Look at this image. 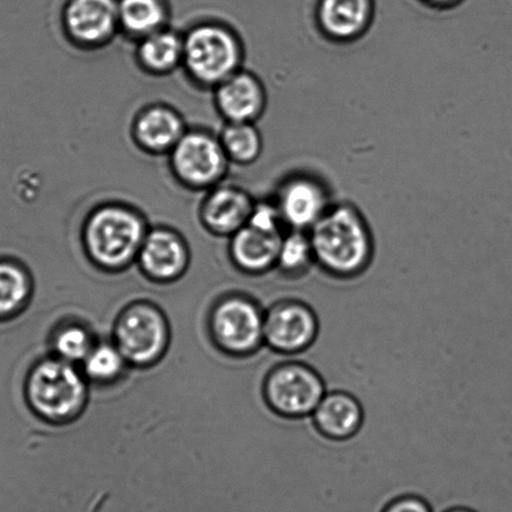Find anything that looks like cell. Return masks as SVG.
<instances>
[{
    "label": "cell",
    "mask_w": 512,
    "mask_h": 512,
    "mask_svg": "<svg viewBox=\"0 0 512 512\" xmlns=\"http://www.w3.org/2000/svg\"><path fill=\"white\" fill-rule=\"evenodd\" d=\"M272 200L286 230L307 232L333 205L330 187L310 172H295L283 178Z\"/></svg>",
    "instance_id": "9"
},
{
    "label": "cell",
    "mask_w": 512,
    "mask_h": 512,
    "mask_svg": "<svg viewBox=\"0 0 512 512\" xmlns=\"http://www.w3.org/2000/svg\"><path fill=\"white\" fill-rule=\"evenodd\" d=\"M246 49L240 34L227 24L206 21L183 33L182 71L193 86L213 91L241 71Z\"/></svg>",
    "instance_id": "3"
},
{
    "label": "cell",
    "mask_w": 512,
    "mask_h": 512,
    "mask_svg": "<svg viewBox=\"0 0 512 512\" xmlns=\"http://www.w3.org/2000/svg\"><path fill=\"white\" fill-rule=\"evenodd\" d=\"M188 131L180 111L166 103L141 109L132 122L131 134L139 151L149 156H168Z\"/></svg>",
    "instance_id": "14"
},
{
    "label": "cell",
    "mask_w": 512,
    "mask_h": 512,
    "mask_svg": "<svg viewBox=\"0 0 512 512\" xmlns=\"http://www.w3.org/2000/svg\"><path fill=\"white\" fill-rule=\"evenodd\" d=\"M167 158L173 178L192 192H207L221 185L232 164L218 134L202 128H188Z\"/></svg>",
    "instance_id": "5"
},
{
    "label": "cell",
    "mask_w": 512,
    "mask_h": 512,
    "mask_svg": "<svg viewBox=\"0 0 512 512\" xmlns=\"http://www.w3.org/2000/svg\"><path fill=\"white\" fill-rule=\"evenodd\" d=\"M137 262L142 272L152 281H177L190 265V248L180 232L173 228H149L138 253Z\"/></svg>",
    "instance_id": "12"
},
{
    "label": "cell",
    "mask_w": 512,
    "mask_h": 512,
    "mask_svg": "<svg viewBox=\"0 0 512 512\" xmlns=\"http://www.w3.org/2000/svg\"><path fill=\"white\" fill-rule=\"evenodd\" d=\"M377 512H437L434 505L424 496L412 494H401L392 497Z\"/></svg>",
    "instance_id": "27"
},
{
    "label": "cell",
    "mask_w": 512,
    "mask_h": 512,
    "mask_svg": "<svg viewBox=\"0 0 512 512\" xmlns=\"http://www.w3.org/2000/svg\"><path fill=\"white\" fill-rule=\"evenodd\" d=\"M247 225L268 232H285L280 211L273 200L256 201Z\"/></svg>",
    "instance_id": "26"
},
{
    "label": "cell",
    "mask_w": 512,
    "mask_h": 512,
    "mask_svg": "<svg viewBox=\"0 0 512 512\" xmlns=\"http://www.w3.org/2000/svg\"><path fill=\"white\" fill-rule=\"evenodd\" d=\"M326 392L321 375L295 356H286L278 362L263 381L267 405L286 417L312 416Z\"/></svg>",
    "instance_id": "7"
},
{
    "label": "cell",
    "mask_w": 512,
    "mask_h": 512,
    "mask_svg": "<svg viewBox=\"0 0 512 512\" xmlns=\"http://www.w3.org/2000/svg\"><path fill=\"white\" fill-rule=\"evenodd\" d=\"M437 512H481L477 509H475V507H472V506H469V505H451V506H446L444 507V509H441L440 511H437Z\"/></svg>",
    "instance_id": "29"
},
{
    "label": "cell",
    "mask_w": 512,
    "mask_h": 512,
    "mask_svg": "<svg viewBox=\"0 0 512 512\" xmlns=\"http://www.w3.org/2000/svg\"><path fill=\"white\" fill-rule=\"evenodd\" d=\"M33 282L31 273L22 262L11 257H0V323L21 315L31 301Z\"/></svg>",
    "instance_id": "21"
},
{
    "label": "cell",
    "mask_w": 512,
    "mask_h": 512,
    "mask_svg": "<svg viewBox=\"0 0 512 512\" xmlns=\"http://www.w3.org/2000/svg\"><path fill=\"white\" fill-rule=\"evenodd\" d=\"M118 17L122 36L134 42L169 27L164 0H118Z\"/></svg>",
    "instance_id": "20"
},
{
    "label": "cell",
    "mask_w": 512,
    "mask_h": 512,
    "mask_svg": "<svg viewBox=\"0 0 512 512\" xmlns=\"http://www.w3.org/2000/svg\"><path fill=\"white\" fill-rule=\"evenodd\" d=\"M286 232V231H285ZM246 225L230 237V256L238 270L250 277L276 270L283 233Z\"/></svg>",
    "instance_id": "17"
},
{
    "label": "cell",
    "mask_w": 512,
    "mask_h": 512,
    "mask_svg": "<svg viewBox=\"0 0 512 512\" xmlns=\"http://www.w3.org/2000/svg\"><path fill=\"white\" fill-rule=\"evenodd\" d=\"M308 235L316 265L328 275L354 277L374 260V227L354 203L333 202Z\"/></svg>",
    "instance_id": "1"
},
{
    "label": "cell",
    "mask_w": 512,
    "mask_h": 512,
    "mask_svg": "<svg viewBox=\"0 0 512 512\" xmlns=\"http://www.w3.org/2000/svg\"><path fill=\"white\" fill-rule=\"evenodd\" d=\"M265 312L257 298L246 295L223 298L211 312L213 340L227 354L250 359L265 346Z\"/></svg>",
    "instance_id": "6"
},
{
    "label": "cell",
    "mask_w": 512,
    "mask_h": 512,
    "mask_svg": "<svg viewBox=\"0 0 512 512\" xmlns=\"http://www.w3.org/2000/svg\"><path fill=\"white\" fill-rule=\"evenodd\" d=\"M265 311V345L276 354L300 355L315 342L318 318L306 302L282 298Z\"/></svg>",
    "instance_id": "10"
},
{
    "label": "cell",
    "mask_w": 512,
    "mask_h": 512,
    "mask_svg": "<svg viewBox=\"0 0 512 512\" xmlns=\"http://www.w3.org/2000/svg\"><path fill=\"white\" fill-rule=\"evenodd\" d=\"M88 380L76 365L58 357L38 361L24 382L31 410L44 421L62 424L81 414L88 397Z\"/></svg>",
    "instance_id": "4"
},
{
    "label": "cell",
    "mask_w": 512,
    "mask_h": 512,
    "mask_svg": "<svg viewBox=\"0 0 512 512\" xmlns=\"http://www.w3.org/2000/svg\"><path fill=\"white\" fill-rule=\"evenodd\" d=\"M96 346L92 333L78 323H68L54 333L52 347L54 356L71 362L73 365L86 360L89 352Z\"/></svg>",
    "instance_id": "25"
},
{
    "label": "cell",
    "mask_w": 512,
    "mask_h": 512,
    "mask_svg": "<svg viewBox=\"0 0 512 512\" xmlns=\"http://www.w3.org/2000/svg\"><path fill=\"white\" fill-rule=\"evenodd\" d=\"M255 202L243 188L223 182L205 192L198 217L211 235L230 238L247 225Z\"/></svg>",
    "instance_id": "15"
},
{
    "label": "cell",
    "mask_w": 512,
    "mask_h": 512,
    "mask_svg": "<svg viewBox=\"0 0 512 512\" xmlns=\"http://www.w3.org/2000/svg\"><path fill=\"white\" fill-rule=\"evenodd\" d=\"M318 32L327 41L350 44L370 31L375 18L374 0H318Z\"/></svg>",
    "instance_id": "16"
},
{
    "label": "cell",
    "mask_w": 512,
    "mask_h": 512,
    "mask_svg": "<svg viewBox=\"0 0 512 512\" xmlns=\"http://www.w3.org/2000/svg\"><path fill=\"white\" fill-rule=\"evenodd\" d=\"M62 32L81 51L108 47L121 34L118 0H68L62 12Z\"/></svg>",
    "instance_id": "11"
},
{
    "label": "cell",
    "mask_w": 512,
    "mask_h": 512,
    "mask_svg": "<svg viewBox=\"0 0 512 512\" xmlns=\"http://www.w3.org/2000/svg\"><path fill=\"white\" fill-rule=\"evenodd\" d=\"M136 63L151 77H167L182 69L183 33L163 28L136 42Z\"/></svg>",
    "instance_id": "19"
},
{
    "label": "cell",
    "mask_w": 512,
    "mask_h": 512,
    "mask_svg": "<svg viewBox=\"0 0 512 512\" xmlns=\"http://www.w3.org/2000/svg\"><path fill=\"white\" fill-rule=\"evenodd\" d=\"M169 342L166 317L149 303H134L119 315L114 344L129 365L147 367L162 359Z\"/></svg>",
    "instance_id": "8"
},
{
    "label": "cell",
    "mask_w": 512,
    "mask_h": 512,
    "mask_svg": "<svg viewBox=\"0 0 512 512\" xmlns=\"http://www.w3.org/2000/svg\"><path fill=\"white\" fill-rule=\"evenodd\" d=\"M218 138L232 164L251 166L262 156L263 137L256 123H225Z\"/></svg>",
    "instance_id": "22"
},
{
    "label": "cell",
    "mask_w": 512,
    "mask_h": 512,
    "mask_svg": "<svg viewBox=\"0 0 512 512\" xmlns=\"http://www.w3.org/2000/svg\"><path fill=\"white\" fill-rule=\"evenodd\" d=\"M146 218L123 202H106L88 213L82 243L89 260L101 270L118 272L137 261L149 231Z\"/></svg>",
    "instance_id": "2"
},
{
    "label": "cell",
    "mask_w": 512,
    "mask_h": 512,
    "mask_svg": "<svg viewBox=\"0 0 512 512\" xmlns=\"http://www.w3.org/2000/svg\"><path fill=\"white\" fill-rule=\"evenodd\" d=\"M421 2H424L427 6L432 8L447 9L457 6L462 0H421Z\"/></svg>",
    "instance_id": "28"
},
{
    "label": "cell",
    "mask_w": 512,
    "mask_h": 512,
    "mask_svg": "<svg viewBox=\"0 0 512 512\" xmlns=\"http://www.w3.org/2000/svg\"><path fill=\"white\" fill-rule=\"evenodd\" d=\"M212 92L216 111L225 123H257L266 112L265 84L245 68L218 84Z\"/></svg>",
    "instance_id": "13"
},
{
    "label": "cell",
    "mask_w": 512,
    "mask_h": 512,
    "mask_svg": "<svg viewBox=\"0 0 512 512\" xmlns=\"http://www.w3.org/2000/svg\"><path fill=\"white\" fill-rule=\"evenodd\" d=\"M315 265V253L308 232L287 230L283 233L276 271L283 277H298L305 275Z\"/></svg>",
    "instance_id": "23"
},
{
    "label": "cell",
    "mask_w": 512,
    "mask_h": 512,
    "mask_svg": "<svg viewBox=\"0 0 512 512\" xmlns=\"http://www.w3.org/2000/svg\"><path fill=\"white\" fill-rule=\"evenodd\" d=\"M323 435L335 440L349 439L364 422V409L357 397L342 390H327L312 414Z\"/></svg>",
    "instance_id": "18"
},
{
    "label": "cell",
    "mask_w": 512,
    "mask_h": 512,
    "mask_svg": "<svg viewBox=\"0 0 512 512\" xmlns=\"http://www.w3.org/2000/svg\"><path fill=\"white\" fill-rule=\"evenodd\" d=\"M128 362L116 344L101 342L82 362L83 375L94 384L108 385L119 380Z\"/></svg>",
    "instance_id": "24"
}]
</instances>
